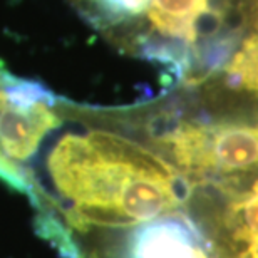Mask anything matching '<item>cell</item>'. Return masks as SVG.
I'll return each instance as SVG.
<instances>
[{
  "label": "cell",
  "mask_w": 258,
  "mask_h": 258,
  "mask_svg": "<svg viewBox=\"0 0 258 258\" xmlns=\"http://www.w3.org/2000/svg\"><path fill=\"white\" fill-rule=\"evenodd\" d=\"M158 153L166 163L153 193L106 231L97 258H258V124Z\"/></svg>",
  "instance_id": "obj_1"
}]
</instances>
